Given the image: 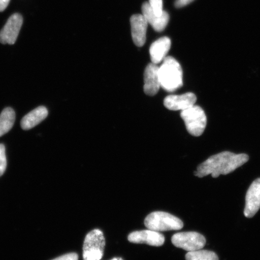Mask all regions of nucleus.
I'll list each match as a JSON object with an SVG mask.
<instances>
[{"label":"nucleus","mask_w":260,"mask_h":260,"mask_svg":"<svg viewBox=\"0 0 260 260\" xmlns=\"http://www.w3.org/2000/svg\"><path fill=\"white\" fill-rule=\"evenodd\" d=\"M246 154H236L230 151L220 152L207 159L194 172L195 176L200 178L211 175L217 178L220 175H228L242 167L249 160Z\"/></svg>","instance_id":"obj_1"},{"label":"nucleus","mask_w":260,"mask_h":260,"mask_svg":"<svg viewBox=\"0 0 260 260\" xmlns=\"http://www.w3.org/2000/svg\"><path fill=\"white\" fill-rule=\"evenodd\" d=\"M158 74L161 87L167 92H174L183 85V70L174 57L165 58L158 68Z\"/></svg>","instance_id":"obj_2"},{"label":"nucleus","mask_w":260,"mask_h":260,"mask_svg":"<svg viewBox=\"0 0 260 260\" xmlns=\"http://www.w3.org/2000/svg\"><path fill=\"white\" fill-rule=\"evenodd\" d=\"M145 225L149 230L157 232L180 230L184 226L181 219L164 211H155L149 214L146 217Z\"/></svg>","instance_id":"obj_3"},{"label":"nucleus","mask_w":260,"mask_h":260,"mask_svg":"<svg viewBox=\"0 0 260 260\" xmlns=\"http://www.w3.org/2000/svg\"><path fill=\"white\" fill-rule=\"evenodd\" d=\"M181 118L187 132L193 136H200L206 129L207 119L206 113L199 106H193L181 112Z\"/></svg>","instance_id":"obj_4"},{"label":"nucleus","mask_w":260,"mask_h":260,"mask_svg":"<svg viewBox=\"0 0 260 260\" xmlns=\"http://www.w3.org/2000/svg\"><path fill=\"white\" fill-rule=\"evenodd\" d=\"M105 245V238L102 231L96 229L87 234L83 245L84 260L102 259Z\"/></svg>","instance_id":"obj_5"},{"label":"nucleus","mask_w":260,"mask_h":260,"mask_svg":"<svg viewBox=\"0 0 260 260\" xmlns=\"http://www.w3.org/2000/svg\"><path fill=\"white\" fill-rule=\"evenodd\" d=\"M172 243L177 248L191 252L203 249L206 244V239L197 232H182L172 236Z\"/></svg>","instance_id":"obj_6"},{"label":"nucleus","mask_w":260,"mask_h":260,"mask_svg":"<svg viewBox=\"0 0 260 260\" xmlns=\"http://www.w3.org/2000/svg\"><path fill=\"white\" fill-rule=\"evenodd\" d=\"M22 22L23 18L20 14L12 15L0 31V42L3 44H14L20 31Z\"/></svg>","instance_id":"obj_7"},{"label":"nucleus","mask_w":260,"mask_h":260,"mask_svg":"<svg viewBox=\"0 0 260 260\" xmlns=\"http://www.w3.org/2000/svg\"><path fill=\"white\" fill-rule=\"evenodd\" d=\"M260 209V178L253 181L247 191L244 215L252 218Z\"/></svg>","instance_id":"obj_8"},{"label":"nucleus","mask_w":260,"mask_h":260,"mask_svg":"<svg viewBox=\"0 0 260 260\" xmlns=\"http://www.w3.org/2000/svg\"><path fill=\"white\" fill-rule=\"evenodd\" d=\"M129 242L146 244L153 246H160L165 243V237L155 231L148 230L133 232L128 236Z\"/></svg>","instance_id":"obj_9"},{"label":"nucleus","mask_w":260,"mask_h":260,"mask_svg":"<svg viewBox=\"0 0 260 260\" xmlns=\"http://www.w3.org/2000/svg\"><path fill=\"white\" fill-rule=\"evenodd\" d=\"M197 100L193 93L187 92L182 95H172L165 98L164 105L167 108L173 111L186 110L194 105Z\"/></svg>","instance_id":"obj_10"},{"label":"nucleus","mask_w":260,"mask_h":260,"mask_svg":"<svg viewBox=\"0 0 260 260\" xmlns=\"http://www.w3.org/2000/svg\"><path fill=\"white\" fill-rule=\"evenodd\" d=\"M142 11V15L148 23L150 24L156 31L161 32L165 30L170 21V15L167 12L164 11L160 16L157 15L148 2L143 4Z\"/></svg>","instance_id":"obj_11"},{"label":"nucleus","mask_w":260,"mask_h":260,"mask_svg":"<svg viewBox=\"0 0 260 260\" xmlns=\"http://www.w3.org/2000/svg\"><path fill=\"white\" fill-rule=\"evenodd\" d=\"M159 67L153 63L146 67L144 73V92L146 95L154 96L160 89L161 85L158 74Z\"/></svg>","instance_id":"obj_12"},{"label":"nucleus","mask_w":260,"mask_h":260,"mask_svg":"<svg viewBox=\"0 0 260 260\" xmlns=\"http://www.w3.org/2000/svg\"><path fill=\"white\" fill-rule=\"evenodd\" d=\"M133 42L138 47H142L145 43L148 22L144 15L136 14L130 19Z\"/></svg>","instance_id":"obj_13"},{"label":"nucleus","mask_w":260,"mask_h":260,"mask_svg":"<svg viewBox=\"0 0 260 260\" xmlns=\"http://www.w3.org/2000/svg\"><path fill=\"white\" fill-rule=\"evenodd\" d=\"M171 46V41L168 37L161 38L152 43L149 49L152 63L158 64L164 61Z\"/></svg>","instance_id":"obj_14"},{"label":"nucleus","mask_w":260,"mask_h":260,"mask_svg":"<svg viewBox=\"0 0 260 260\" xmlns=\"http://www.w3.org/2000/svg\"><path fill=\"white\" fill-rule=\"evenodd\" d=\"M48 112L46 107L40 106L24 116L21 122V128L24 130L31 129L47 118Z\"/></svg>","instance_id":"obj_15"},{"label":"nucleus","mask_w":260,"mask_h":260,"mask_svg":"<svg viewBox=\"0 0 260 260\" xmlns=\"http://www.w3.org/2000/svg\"><path fill=\"white\" fill-rule=\"evenodd\" d=\"M15 113L11 107L3 110L0 115V137L8 133L14 126Z\"/></svg>","instance_id":"obj_16"},{"label":"nucleus","mask_w":260,"mask_h":260,"mask_svg":"<svg viewBox=\"0 0 260 260\" xmlns=\"http://www.w3.org/2000/svg\"><path fill=\"white\" fill-rule=\"evenodd\" d=\"M186 260H219L215 252L202 249L197 251L188 252L186 255Z\"/></svg>","instance_id":"obj_17"},{"label":"nucleus","mask_w":260,"mask_h":260,"mask_svg":"<svg viewBox=\"0 0 260 260\" xmlns=\"http://www.w3.org/2000/svg\"><path fill=\"white\" fill-rule=\"evenodd\" d=\"M7 168V159L6 156L5 146L0 144V177L2 176Z\"/></svg>","instance_id":"obj_18"},{"label":"nucleus","mask_w":260,"mask_h":260,"mask_svg":"<svg viewBox=\"0 0 260 260\" xmlns=\"http://www.w3.org/2000/svg\"><path fill=\"white\" fill-rule=\"evenodd\" d=\"M149 4L157 15L160 16L164 13L162 0H149Z\"/></svg>","instance_id":"obj_19"},{"label":"nucleus","mask_w":260,"mask_h":260,"mask_svg":"<svg viewBox=\"0 0 260 260\" xmlns=\"http://www.w3.org/2000/svg\"><path fill=\"white\" fill-rule=\"evenodd\" d=\"M79 259V255L76 253H70L67 254L61 255L59 257L52 260H78Z\"/></svg>","instance_id":"obj_20"},{"label":"nucleus","mask_w":260,"mask_h":260,"mask_svg":"<svg viewBox=\"0 0 260 260\" xmlns=\"http://www.w3.org/2000/svg\"><path fill=\"white\" fill-rule=\"evenodd\" d=\"M193 1L194 0H176L175 6L177 8H181L190 4V3Z\"/></svg>","instance_id":"obj_21"},{"label":"nucleus","mask_w":260,"mask_h":260,"mask_svg":"<svg viewBox=\"0 0 260 260\" xmlns=\"http://www.w3.org/2000/svg\"><path fill=\"white\" fill-rule=\"evenodd\" d=\"M11 0H0V12L4 11L7 8Z\"/></svg>","instance_id":"obj_22"},{"label":"nucleus","mask_w":260,"mask_h":260,"mask_svg":"<svg viewBox=\"0 0 260 260\" xmlns=\"http://www.w3.org/2000/svg\"><path fill=\"white\" fill-rule=\"evenodd\" d=\"M112 260H123L121 258H115L112 259Z\"/></svg>","instance_id":"obj_23"}]
</instances>
